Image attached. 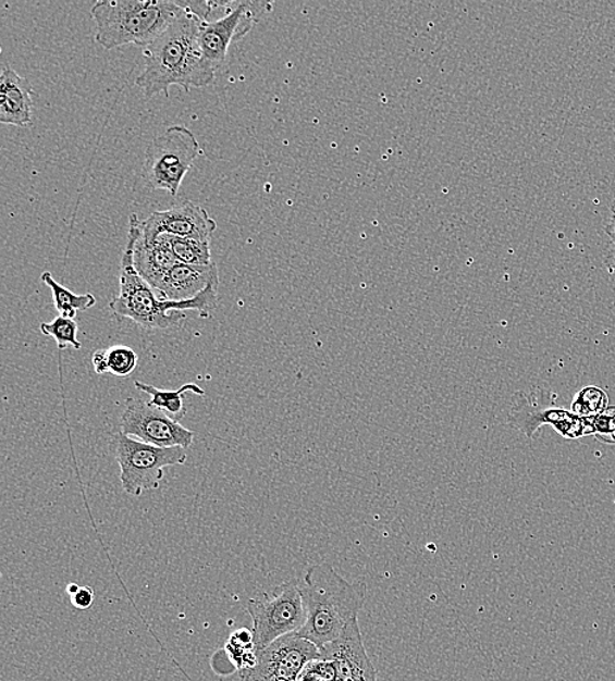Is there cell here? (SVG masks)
<instances>
[{
    "mask_svg": "<svg viewBox=\"0 0 615 681\" xmlns=\"http://www.w3.org/2000/svg\"><path fill=\"white\" fill-rule=\"evenodd\" d=\"M112 449L120 466L121 485L133 497L157 491L164 479V469L183 466L188 459L187 449L147 445L121 432L113 435Z\"/></svg>",
    "mask_w": 615,
    "mask_h": 681,
    "instance_id": "5b68a950",
    "label": "cell"
},
{
    "mask_svg": "<svg viewBox=\"0 0 615 681\" xmlns=\"http://www.w3.org/2000/svg\"><path fill=\"white\" fill-rule=\"evenodd\" d=\"M300 594L306 608V621L297 634L323 648L335 641L358 619L368 589L364 582L349 583L331 565L319 564L307 569Z\"/></svg>",
    "mask_w": 615,
    "mask_h": 681,
    "instance_id": "7a4b0ae2",
    "label": "cell"
},
{
    "mask_svg": "<svg viewBox=\"0 0 615 681\" xmlns=\"http://www.w3.org/2000/svg\"><path fill=\"white\" fill-rule=\"evenodd\" d=\"M322 658L319 647L309 640L291 633L275 640L258 654V664L239 671L241 681L296 680L312 660Z\"/></svg>",
    "mask_w": 615,
    "mask_h": 681,
    "instance_id": "30bf717a",
    "label": "cell"
},
{
    "mask_svg": "<svg viewBox=\"0 0 615 681\" xmlns=\"http://www.w3.org/2000/svg\"><path fill=\"white\" fill-rule=\"evenodd\" d=\"M126 244L133 250L134 268L153 290L165 277V274L179 263L174 253L160 237L153 243L144 240L137 214L131 215Z\"/></svg>",
    "mask_w": 615,
    "mask_h": 681,
    "instance_id": "5bb4252c",
    "label": "cell"
},
{
    "mask_svg": "<svg viewBox=\"0 0 615 681\" xmlns=\"http://www.w3.org/2000/svg\"><path fill=\"white\" fill-rule=\"evenodd\" d=\"M40 331L45 336L53 337L60 350L67 348L81 350L82 348V344L78 338H76V336H78L79 326L75 319L59 317L50 321V323H42Z\"/></svg>",
    "mask_w": 615,
    "mask_h": 681,
    "instance_id": "44dd1931",
    "label": "cell"
},
{
    "mask_svg": "<svg viewBox=\"0 0 615 681\" xmlns=\"http://www.w3.org/2000/svg\"><path fill=\"white\" fill-rule=\"evenodd\" d=\"M134 385H136L138 391L151 396V400L149 401L151 407L162 410L163 413L176 422H181V420L187 416V408H185L184 404L185 394L192 392V394L205 396V391L194 383L184 384L183 387L176 391L159 389L151 384L138 381L134 382Z\"/></svg>",
    "mask_w": 615,
    "mask_h": 681,
    "instance_id": "e0dca14e",
    "label": "cell"
},
{
    "mask_svg": "<svg viewBox=\"0 0 615 681\" xmlns=\"http://www.w3.org/2000/svg\"><path fill=\"white\" fill-rule=\"evenodd\" d=\"M507 422L529 439H533L544 425L553 426L566 439L593 435L592 420L581 419L569 410L554 407L553 395L542 388L531 391L529 395L516 392L512 396Z\"/></svg>",
    "mask_w": 615,
    "mask_h": 681,
    "instance_id": "ba28073f",
    "label": "cell"
},
{
    "mask_svg": "<svg viewBox=\"0 0 615 681\" xmlns=\"http://www.w3.org/2000/svg\"><path fill=\"white\" fill-rule=\"evenodd\" d=\"M200 144L187 126L174 125L147 147L143 177L153 190L177 196L185 176L200 157Z\"/></svg>",
    "mask_w": 615,
    "mask_h": 681,
    "instance_id": "8992f818",
    "label": "cell"
},
{
    "mask_svg": "<svg viewBox=\"0 0 615 681\" xmlns=\"http://www.w3.org/2000/svg\"><path fill=\"white\" fill-rule=\"evenodd\" d=\"M95 594L93 589L81 587L78 593L72 596V604L78 609H88L93 606Z\"/></svg>",
    "mask_w": 615,
    "mask_h": 681,
    "instance_id": "d4e9b609",
    "label": "cell"
},
{
    "mask_svg": "<svg viewBox=\"0 0 615 681\" xmlns=\"http://www.w3.org/2000/svg\"><path fill=\"white\" fill-rule=\"evenodd\" d=\"M160 239L171 249L179 262L187 265H211L210 239H197V237H179L160 235Z\"/></svg>",
    "mask_w": 615,
    "mask_h": 681,
    "instance_id": "ac0fdd59",
    "label": "cell"
},
{
    "mask_svg": "<svg viewBox=\"0 0 615 681\" xmlns=\"http://www.w3.org/2000/svg\"><path fill=\"white\" fill-rule=\"evenodd\" d=\"M297 681H337L336 667L323 658L312 660L300 672Z\"/></svg>",
    "mask_w": 615,
    "mask_h": 681,
    "instance_id": "603a6c76",
    "label": "cell"
},
{
    "mask_svg": "<svg viewBox=\"0 0 615 681\" xmlns=\"http://www.w3.org/2000/svg\"><path fill=\"white\" fill-rule=\"evenodd\" d=\"M41 281L42 284L50 288L51 294H53L54 306L62 318L75 319L76 313L87 311L96 305V299L93 294H74L65 286L59 284L49 272L42 273Z\"/></svg>",
    "mask_w": 615,
    "mask_h": 681,
    "instance_id": "d6986e66",
    "label": "cell"
},
{
    "mask_svg": "<svg viewBox=\"0 0 615 681\" xmlns=\"http://www.w3.org/2000/svg\"><path fill=\"white\" fill-rule=\"evenodd\" d=\"M32 86L15 70L5 69L0 78V122L4 125H32Z\"/></svg>",
    "mask_w": 615,
    "mask_h": 681,
    "instance_id": "2e32d148",
    "label": "cell"
},
{
    "mask_svg": "<svg viewBox=\"0 0 615 681\" xmlns=\"http://www.w3.org/2000/svg\"><path fill=\"white\" fill-rule=\"evenodd\" d=\"M605 233L614 244L615 247V213H612L611 222L606 224Z\"/></svg>",
    "mask_w": 615,
    "mask_h": 681,
    "instance_id": "4316f807",
    "label": "cell"
},
{
    "mask_svg": "<svg viewBox=\"0 0 615 681\" xmlns=\"http://www.w3.org/2000/svg\"><path fill=\"white\" fill-rule=\"evenodd\" d=\"M607 408V394L599 387L582 388L571 404V412L587 420L604 413Z\"/></svg>",
    "mask_w": 615,
    "mask_h": 681,
    "instance_id": "ffe728a7",
    "label": "cell"
},
{
    "mask_svg": "<svg viewBox=\"0 0 615 681\" xmlns=\"http://www.w3.org/2000/svg\"><path fill=\"white\" fill-rule=\"evenodd\" d=\"M93 366L96 374L102 375L109 372L108 349L96 350L93 355Z\"/></svg>",
    "mask_w": 615,
    "mask_h": 681,
    "instance_id": "484cf974",
    "label": "cell"
},
{
    "mask_svg": "<svg viewBox=\"0 0 615 681\" xmlns=\"http://www.w3.org/2000/svg\"><path fill=\"white\" fill-rule=\"evenodd\" d=\"M217 223L208 211L194 202H187L164 211H156L147 220L140 221V234L147 243H153L160 235L197 237L210 239Z\"/></svg>",
    "mask_w": 615,
    "mask_h": 681,
    "instance_id": "7c38bea8",
    "label": "cell"
},
{
    "mask_svg": "<svg viewBox=\"0 0 615 681\" xmlns=\"http://www.w3.org/2000/svg\"><path fill=\"white\" fill-rule=\"evenodd\" d=\"M201 23L187 11L162 36L144 48L145 69L136 83L147 99L159 94L169 96L171 86L189 92L190 88L213 85L217 72L205 60L198 44Z\"/></svg>",
    "mask_w": 615,
    "mask_h": 681,
    "instance_id": "6da1fadb",
    "label": "cell"
},
{
    "mask_svg": "<svg viewBox=\"0 0 615 681\" xmlns=\"http://www.w3.org/2000/svg\"><path fill=\"white\" fill-rule=\"evenodd\" d=\"M260 5L261 3L238 2L221 18L201 23L198 44L205 60L216 72L226 62L230 45L245 38L258 23L262 14L258 10Z\"/></svg>",
    "mask_w": 615,
    "mask_h": 681,
    "instance_id": "8fae6325",
    "label": "cell"
},
{
    "mask_svg": "<svg viewBox=\"0 0 615 681\" xmlns=\"http://www.w3.org/2000/svg\"><path fill=\"white\" fill-rule=\"evenodd\" d=\"M218 286L211 285L189 300H160L134 268L133 250L126 244L121 259L120 294L111 300L109 308L118 319H130L146 330H169L181 325L185 320L184 311H196L201 318H209L218 304Z\"/></svg>",
    "mask_w": 615,
    "mask_h": 681,
    "instance_id": "3957f363",
    "label": "cell"
},
{
    "mask_svg": "<svg viewBox=\"0 0 615 681\" xmlns=\"http://www.w3.org/2000/svg\"><path fill=\"white\" fill-rule=\"evenodd\" d=\"M120 432L160 448L188 449L195 439V433L181 425V422L170 419L162 410L139 398H130L126 401L121 416Z\"/></svg>",
    "mask_w": 615,
    "mask_h": 681,
    "instance_id": "9c48e42d",
    "label": "cell"
},
{
    "mask_svg": "<svg viewBox=\"0 0 615 681\" xmlns=\"http://www.w3.org/2000/svg\"><path fill=\"white\" fill-rule=\"evenodd\" d=\"M179 0H101L91 9L96 41L107 50L149 47L185 14Z\"/></svg>",
    "mask_w": 615,
    "mask_h": 681,
    "instance_id": "277c9868",
    "label": "cell"
},
{
    "mask_svg": "<svg viewBox=\"0 0 615 681\" xmlns=\"http://www.w3.org/2000/svg\"><path fill=\"white\" fill-rule=\"evenodd\" d=\"M274 681H296V680L278 679V680H274Z\"/></svg>",
    "mask_w": 615,
    "mask_h": 681,
    "instance_id": "f546056e",
    "label": "cell"
},
{
    "mask_svg": "<svg viewBox=\"0 0 615 681\" xmlns=\"http://www.w3.org/2000/svg\"><path fill=\"white\" fill-rule=\"evenodd\" d=\"M211 285H220L216 262L207 267L179 262L165 274L156 293L160 300L184 301L196 298Z\"/></svg>",
    "mask_w": 615,
    "mask_h": 681,
    "instance_id": "9a60e30c",
    "label": "cell"
},
{
    "mask_svg": "<svg viewBox=\"0 0 615 681\" xmlns=\"http://www.w3.org/2000/svg\"><path fill=\"white\" fill-rule=\"evenodd\" d=\"M322 658L336 667L337 681H378V672L364 646L358 619L349 622L339 637L320 648Z\"/></svg>",
    "mask_w": 615,
    "mask_h": 681,
    "instance_id": "4fadbf2b",
    "label": "cell"
},
{
    "mask_svg": "<svg viewBox=\"0 0 615 681\" xmlns=\"http://www.w3.org/2000/svg\"><path fill=\"white\" fill-rule=\"evenodd\" d=\"M594 438L605 445H615V407L592 419Z\"/></svg>",
    "mask_w": 615,
    "mask_h": 681,
    "instance_id": "cb8c5ba5",
    "label": "cell"
},
{
    "mask_svg": "<svg viewBox=\"0 0 615 681\" xmlns=\"http://www.w3.org/2000/svg\"><path fill=\"white\" fill-rule=\"evenodd\" d=\"M79 589L81 587L78 586V584L70 583L69 586H67V594L70 596H73L74 594L78 593Z\"/></svg>",
    "mask_w": 615,
    "mask_h": 681,
    "instance_id": "83f0119b",
    "label": "cell"
},
{
    "mask_svg": "<svg viewBox=\"0 0 615 681\" xmlns=\"http://www.w3.org/2000/svg\"><path fill=\"white\" fill-rule=\"evenodd\" d=\"M138 356L130 346L116 345L108 349L109 374L126 377L137 369Z\"/></svg>",
    "mask_w": 615,
    "mask_h": 681,
    "instance_id": "7402d4cb",
    "label": "cell"
},
{
    "mask_svg": "<svg viewBox=\"0 0 615 681\" xmlns=\"http://www.w3.org/2000/svg\"><path fill=\"white\" fill-rule=\"evenodd\" d=\"M247 610L254 624L255 652L259 654L275 640L297 633L304 627L306 608L299 581L285 582L269 593L253 597L247 603Z\"/></svg>",
    "mask_w": 615,
    "mask_h": 681,
    "instance_id": "52a82bcc",
    "label": "cell"
},
{
    "mask_svg": "<svg viewBox=\"0 0 615 681\" xmlns=\"http://www.w3.org/2000/svg\"><path fill=\"white\" fill-rule=\"evenodd\" d=\"M612 213H615V201L612 205Z\"/></svg>",
    "mask_w": 615,
    "mask_h": 681,
    "instance_id": "f1b7e54d",
    "label": "cell"
}]
</instances>
